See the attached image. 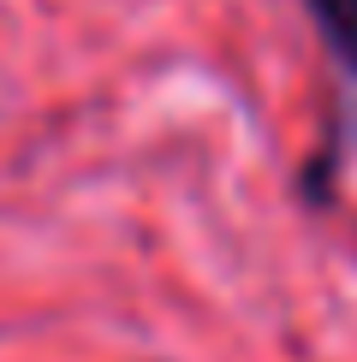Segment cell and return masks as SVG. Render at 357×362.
Segmentation results:
<instances>
[{
    "label": "cell",
    "instance_id": "cell-1",
    "mask_svg": "<svg viewBox=\"0 0 357 362\" xmlns=\"http://www.w3.org/2000/svg\"><path fill=\"white\" fill-rule=\"evenodd\" d=\"M310 18H316L322 42L339 54V66L357 71V0H304Z\"/></svg>",
    "mask_w": 357,
    "mask_h": 362
}]
</instances>
